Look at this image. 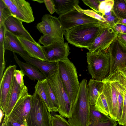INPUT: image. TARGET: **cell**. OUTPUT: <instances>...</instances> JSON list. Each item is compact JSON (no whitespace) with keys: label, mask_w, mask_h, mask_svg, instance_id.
<instances>
[{"label":"cell","mask_w":126,"mask_h":126,"mask_svg":"<svg viewBox=\"0 0 126 126\" xmlns=\"http://www.w3.org/2000/svg\"><path fill=\"white\" fill-rule=\"evenodd\" d=\"M117 38L119 42L126 48V34H118Z\"/></svg>","instance_id":"42"},{"label":"cell","mask_w":126,"mask_h":126,"mask_svg":"<svg viewBox=\"0 0 126 126\" xmlns=\"http://www.w3.org/2000/svg\"><path fill=\"white\" fill-rule=\"evenodd\" d=\"M6 30V29L4 24L0 27V45L3 46Z\"/></svg>","instance_id":"41"},{"label":"cell","mask_w":126,"mask_h":126,"mask_svg":"<svg viewBox=\"0 0 126 126\" xmlns=\"http://www.w3.org/2000/svg\"><path fill=\"white\" fill-rule=\"evenodd\" d=\"M43 82L47 95L52 106L53 112H58L59 107L56 98L47 78L43 80Z\"/></svg>","instance_id":"29"},{"label":"cell","mask_w":126,"mask_h":126,"mask_svg":"<svg viewBox=\"0 0 126 126\" xmlns=\"http://www.w3.org/2000/svg\"><path fill=\"white\" fill-rule=\"evenodd\" d=\"M108 50L110 56V75L126 66V48L119 42L117 37Z\"/></svg>","instance_id":"12"},{"label":"cell","mask_w":126,"mask_h":126,"mask_svg":"<svg viewBox=\"0 0 126 126\" xmlns=\"http://www.w3.org/2000/svg\"><path fill=\"white\" fill-rule=\"evenodd\" d=\"M25 74L21 70L16 69L14 72V76L18 84L21 87H24L23 77Z\"/></svg>","instance_id":"36"},{"label":"cell","mask_w":126,"mask_h":126,"mask_svg":"<svg viewBox=\"0 0 126 126\" xmlns=\"http://www.w3.org/2000/svg\"><path fill=\"white\" fill-rule=\"evenodd\" d=\"M117 34L112 28L106 23L101 28L92 45L88 49L89 52L93 53L107 50Z\"/></svg>","instance_id":"11"},{"label":"cell","mask_w":126,"mask_h":126,"mask_svg":"<svg viewBox=\"0 0 126 126\" xmlns=\"http://www.w3.org/2000/svg\"><path fill=\"white\" fill-rule=\"evenodd\" d=\"M35 91L42 98L46 103L48 111L53 112L51 103L48 98L45 90L43 80L38 81L35 87Z\"/></svg>","instance_id":"26"},{"label":"cell","mask_w":126,"mask_h":126,"mask_svg":"<svg viewBox=\"0 0 126 126\" xmlns=\"http://www.w3.org/2000/svg\"><path fill=\"white\" fill-rule=\"evenodd\" d=\"M22 22L11 16L4 21L6 30L17 37L24 38L35 43L36 42L24 27Z\"/></svg>","instance_id":"16"},{"label":"cell","mask_w":126,"mask_h":126,"mask_svg":"<svg viewBox=\"0 0 126 126\" xmlns=\"http://www.w3.org/2000/svg\"><path fill=\"white\" fill-rule=\"evenodd\" d=\"M102 81L104 83L103 93L107 99L109 109V116L117 122V97L116 89L112 82L107 78Z\"/></svg>","instance_id":"15"},{"label":"cell","mask_w":126,"mask_h":126,"mask_svg":"<svg viewBox=\"0 0 126 126\" xmlns=\"http://www.w3.org/2000/svg\"><path fill=\"white\" fill-rule=\"evenodd\" d=\"M56 42L64 43V40L43 35L40 37L38 42L39 43L42 44L44 46H47Z\"/></svg>","instance_id":"34"},{"label":"cell","mask_w":126,"mask_h":126,"mask_svg":"<svg viewBox=\"0 0 126 126\" xmlns=\"http://www.w3.org/2000/svg\"><path fill=\"white\" fill-rule=\"evenodd\" d=\"M126 125V111L125 113L124 118L122 125L123 126Z\"/></svg>","instance_id":"47"},{"label":"cell","mask_w":126,"mask_h":126,"mask_svg":"<svg viewBox=\"0 0 126 126\" xmlns=\"http://www.w3.org/2000/svg\"><path fill=\"white\" fill-rule=\"evenodd\" d=\"M114 2V0H105L100 2L99 7V11L102 16L112 11Z\"/></svg>","instance_id":"32"},{"label":"cell","mask_w":126,"mask_h":126,"mask_svg":"<svg viewBox=\"0 0 126 126\" xmlns=\"http://www.w3.org/2000/svg\"><path fill=\"white\" fill-rule=\"evenodd\" d=\"M118 123L110 116L96 110L94 105L90 106L88 126H116Z\"/></svg>","instance_id":"17"},{"label":"cell","mask_w":126,"mask_h":126,"mask_svg":"<svg viewBox=\"0 0 126 126\" xmlns=\"http://www.w3.org/2000/svg\"><path fill=\"white\" fill-rule=\"evenodd\" d=\"M106 23H98L83 24L66 31L65 39L70 44L80 48H89L94 42L102 27Z\"/></svg>","instance_id":"1"},{"label":"cell","mask_w":126,"mask_h":126,"mask_svg":"<svg viewBox=\"0 0 126 126\" xmlns=\"http://www.w3.org/2000/svg\"><path fill=\"white\" fill-rule=\"evenodd\" d=\"M104 83L102 80L92 79L90 80L88 85V94L90 106L95 104L100 95L103 93Z\"/></svg>","instance_id":"22"},{"label":"cell","mask_w":126,"mask_h":126,"mask_svg":"<svg viewBox=\"0 0 126 126\" xmlns=\"http://www.w3.org/2000/svg\"><path fill=\"white\" fill-rule=\"evenodd\" d=\"M41 47L46 59L49 62L57 63L68 59L70 48L68 43L56 42Z\"/></svg>","instance_id":"13"},{"label":"cell","mask_w":126,"mask_h":126,"mask_svg":"<svg viewBox=\"0 0 126 126\" xmlns=\"http://www.w3.org/2000/svg\"><path fill=\"white\" fill-rule=\"evenodd\" d=\"M117 24H121L126 25V19H119Z\"/></svg>","instance_id":"44"},{"label":"cell","mask_w":126,"mask_h":126,"mask_svg":"<svg viewBox=\"0 0 126 126\" xmlns=\"http://www.w3.org/2000/svg\"><path fill=\"white\" fill-rule=\"evenodd\" d=\"M47 79L56 98L59 107L58 112L62 116L68 118L70 116L72 105L60 76L57 63L49 72Z\"/></svg>","instance_id":"3"},{"label":"cell","mask_w":126,"mask_h":126,"mask_svg":"<svg viewBox=\"0 0 126 126\" xmlns=\"http://www.w3.org/2000/svg\"><path fill=\"white\" fill-rule=\"evenodd\" d=\"M82 1L93 11L102 15L99 11V7L100 2L99 0H82Z\"/></svg>","instance_id":"35"},{"label":"cell","mask_w":126,"mask_h":126,"mask_svg":"<svg viewBox=\"0 0 126 126\" xmlns=\"http://www.w3.org/2000/svg\"><path fill=\"white\" fill-rule=\"evenodd\" d=\"M16 66L10 65L5 70L0 79V108L4 113L8 98L14 77V74Z\"/></svg>","instance_id":"14"},{"label":"cell","mask_w":126,"mask_h":126,"mask_svg":"<svg viewBox=\"0 0 126 126\" xmlns=\"http://www.w3.org/2000/svg\"><path fill=\"white\" fill-rule=\"evenodd\" d=\"M14 57L16 63L25 75L31 80L43 81L47 78L46 76L33 65L27 63H24L20 61L14 53Z\"/></svg>","instance_id":"19"},{"label":"cell","mask_w":126,"mask_h":126,"mask_svg":"<svg viewBox=\"0 0 126 126\" xmlns=\"http://www.w3.org/2000/svg\"><path fill=\"white\" fill-rule=\"evenodd\" d=\"M87 80L83 79L72 105L68 121L71 126H88L90 105L88 94Z\"/></svg>","instance_id":"2"},{"label":"cell","mask_w":126,"mask_h":126,"mask_svg":"<svg viewBox=\"0 0 126 126\" xmlns=\"http://www.w3.org/2000/svg\"><path fill=\"white\" fill-rule=\"evenodd\" d=\"M33 1H36L40 3H42L44 2V0H33Z\"/></svg>","instance_id":"48"},{"label":"cell","mask_w":126,"mask_h":126,"mask_svg":"<svg viewBox=\"0 0 126 126\" xmlns=\"http://www.w3.org/2000/svg\"><path fill=\"white\" fill-rule=\"evenodd\" d=\"M112 28L118 34H126V25L118 24Z\"/></svg>","instance_id":"40"},{"label":"cell","mask_w":126,"mask_h":126,"mask_svg":"<svg viewBox=\"0 0 126 126\" xmlns=\"http://www.w3.org/2000/svg\"><path fill=\"white\" fill-rule=\"evenodd\" d=\"M42 21L37 24L36 28L43 35L64 40V29L58 18L46 14L42 17Z\"/></svg>","instance_id":"8"},{"label":"cell","mask_w":126,"mask_h":126,"mask_svg":"<svg viewBox=\"0 0 126 126\" xmlns=\"http://www.w3.org/2000/svg\"><path fill=\"white\" fill-rule=\"evenodd\" d=\"M76 9L91 17L106 23V20L103 16L93 10L89 9H83L79 6Z\"/></svg>","instance_id":"33"},{"label":"cell","mask_w":126,"mask_h":126,"mask_svg":"<svg viewBox=\"0 0 126 126\" xmlns=\"http://www.w3.org/2000/svg\"><path fill=\"white\" fill-rule=\"evenodd\" d=\"M107 78L113 83L116 90L117 97V119L118 122L121 118L123 110V98L122 86L119 82L114 77L111 76Z\"/></svg>","instance_id":"25"},{"label":"cell","mask_w":126,"mask_h":126,"mask_svg":"<svg viewBox=\"0 0 126 126\" xmlns=\"http://www.w3.org/2000/svg\"><path fill=\"white\" fill-rule=\"evenodd\" d=\"M3 47L5 50L11 51L19 55L29 56L23 48L17 37L6 30Z\"/></svg>","instance_id":"21"},{"label":"cell","mask_w":126,"mask_h":126,"mask_svg":"<svg viewBox=\"0 0 126 126\" xmlns=\"http://www.w3.org/2000/svg\"><path fill=\"white\" fill-rule=\"evenodd\" d=\"M125 1V2H126V0H124Z\"/></svg>","instance_id":"51"},{"label":"cell","mask_w":126,"mask_h":126,"mask_svg":"<svg viewBox=\"0 0 126 126\" xmlns=\"http://www.w3.org/2000/svg\"><path fill=\"white\" fill-rule=\"evenodd\" d=\"M12 16L8 7L2 0H0V27L3 24L5 20Z\"/></svg>","instance_id":"30"},{"label":"cell","mask_w":126,"mask_h":126,"mask_svg":"<svg viewBox=\"0 0 126 126\" xmlns=\"http://www.w3.org/2000/svg\"><path fill=\"white\" fill-rule=\"evenodd\" d=\"M26 86L21 87L14 78L6 107L3 122L6 123L14 107Z\"/></svg>","instance_id":"18"},{"label":"cell","mask_w":126,"mask_h":126,"mask_svg":"<svg viewBox=\"0 0 126 126\" xmlns=\"http://www.w3.org/2000/svg\"><path fill=\"white\" fill-rule=\"evenodd\" d=\"M60 76L70 103L75 99L80 85L77 69L68 59L57 62Z\"/></svg>","instance_id":"5"},{"label":"cell","mask_w":126,"mask_h":126,"mask_svg":"<svg viewBox=\"0 0 126 126\" xmlns=\"http://www.w3.org/2000/svg\"><path fill=\"white\" fill-rule=\"evenodd\" d=\"M52 126H71L63 117L57 114H51Z\"/></svg>","instance_id":"31"},{"label":"cell","mask_w":126,"mask_h":126,"mask_svg":"<svg viewBox=\"0 0 126 126\" xmlns=\"http://www.w3.org/2000/svg\"><path fill=\"white\" fill-rule=\"evenodd\" d=\"M126 126V125L124 126Z\"/></svg>","instance_id":"52"},{"label":"cell","mask_w":126,"mask_h":126,"mask_svg":"<svg viewBox=\"0 0 126 126\" xmlns=\"http://www.w3.org/2000/svg\"><path fill=\"white\" fill-rule=\"evenodd\" d=\"M5 50L3 46L0 45V62L1 61L0 63V79L3 74V72L5 66L4 58Z\"/></svg>","instance_id":"37"},{"label":"cell","mask_w":126,"mask_h":126,"mask_svg":"<svg viewBox=\"0 0 126 126\" xmlns=\"http://www.w3.org/2000/svg\"><path fill=\"white\" fill-rule=\"evenodd\" d=\"M106 21V23L112 28L117 24L119 19L114 14L109 16H103Z\"/></svg>","instance_id":"38"},{"label":"cell","mask_w":126,"mask_h":126,"mask_svg":"<svg viewBox=\"0 0 126 126\" xmlns=\"http://www.w3.org/2000/svg\"><path fill=\"white\" fill-rule=\"evenodd\" d=\"M26 126H52L51 114L44 100L35 91Z\"/></svg>","instance_id":"6"},{"label":"cell","mask_w":126,"mask_h":126,"mask_svg":"<svg viewBox=\"0 0 126 126\" xmlns=\"http://www.w3.org/2000/svg\"><path fill=\"white\" fill-rule=\"evenodd\" d=\"M10 10L12 16L22 22L30 23L34 17L30 3L25 0H2Z\"/></svg>","instance_id":"9"},{"label":"cell","mask_w":126,"mask_h":126,"mask_svg":"<svg viewBox=\"0 0 126 126\" xmlns=\"http://www.w3.org/2000/svg\"><path fill=\"white\" fill-rule=\"evenodd\" d=\"M44 3L47 9L51 15L56 11L53 0H44Z\"/></svg>","instance_id":"39"},{"label":"cell","mask_w":126,"mask_h":126,"mask_svg":"<svg viewBox=\"0 0 126 126\" xmlns=\"http://www.w3.org/2000/svg\"><path fill=\"white\" fill-rule=\"evenodd\" d=\"M21 126H26L23 124H22L21 125Z\"/></svg>","instance_id":"50"},{"label":"cell","mask_w":126,"mask_h":126,"mask_svg":"<svg viewBox=\"0 0 126 126\" xmlns=\"http://www.w3.org/2000/svg\"><path fill=\"white\" fill-rule=\"evenodd\" d=\"M88 69L93 79L102 80L109 75L110 56L107 50L86 53Z\"/></svg>","instance_id":"4"},{"label":"cell","mask_w":126,"mask_h":126,"mask_svg":"<svg viewBox=\"0 0 126 126\" xmlns=\"http://www.w3.org/2000/svg\"><path fill=\"white\" fill-rule=\"evenodd\" d=\"M28 92L26 86L14 107L7 121L12 120L26 126L31 109L32 96Z\"/></svg>","instance_id":"7"},{"label":"cell","mask_w":126,"mask_h":126,"mask_svg":"<svg viewBox=\"0 0 126 126\" xmlns=\"http://www.w3.org/2000/svg\"><path fill=\"white\" fill-rule=\"evenodd\" d=\"M94 106L95 109L107 115H109V109L106 98L102 93L99 96Z\"/></svg>","instance_id":"28"},{"label":"cell","mask_w":126,"mask_h":126,"mask_svg":"<svg viewBox=\"0 0 126 126\" xmlns=\"http://www.w3.org/2000/svg\"><path fill=\"white\" fill-rule=\"evenodd\" d=\"M112 11L114 15L119 19H126V3L124 0H114Z\"/></svg>","instance_id":"27"},{"label":"cell","mask_w":126,"mask_h":126,"mask_svg":"<svg viewBox=\"0 0 126 126\" xmlns=\"http://www.w3.org/2000/svg\"><path fill=\"white\" fill-rule=\"evenodd\" d=\"M1 126H7L6 123H5L3 122L2 123Z\"/></svg>","instance_id":"49"},{"label":"cell","mask_w":126,"mask_h":126,"mask_svg":"<svg viewBox=\"0 0 126 126\" xmlns=\"http://www.w3.org/2000/svg\"><path fill=\"white\" fill-rule=\"evenodd\" d=\"M58 18L65 31L79 25L101 21L91 17L76 9L60 15Z\"/></svg>","instance_id":"10"},{"label":"cell","mask_w":126,"mask_h":126,"mask_svg":"<svg viewBox=\"0 0 126 126\" xmlns=\"http://www.w3.org/2000/svg\"><path fill=\"white\" fill-rule=\"evenodd\" d=\"M0 122L1 123V122L2 120L3 116L5 115V114H4L3 111L0 108Z\"/></svg>","instance_id":"46"},{"label":"cell","mask_w":126,"mask_h":126,"mask_svg":"<svg viewBox=\"0 0 126 126\" xmlns=\"http://www.w3.org/2000/svg\"><path fill=\"white\" fill-rule=\"evenodd\" d=\"M24 50L31 57L47 61L46 59L40 46L28 40L17 37Z\"/></svg>","instance_id":"20"},{"label":"cell","mask_w":126,"mask_h":126,"mask_svg":"<svg viewBox=\"0 0 126 126\" xmlns=\"http://www.w3.org/2000/svg\"><path fill=\"white\" fill-rule=\"evenodd\" d=\"M118 70L120 71L126 77V66L123 67L118 69L117 70Z\"/></svg>","instance_id":"45"},{"label":"cell","mask_w":126,"mask_h":126,"mask_svg":"<svg viewBox=\"0 0 126 126\" xmlns=\"http://www.w3.org/2000/svg\"><path fill=\"white\" fill-rule=\"evenodd\" d=\"M56 9V13L60 15L75 9L79 5L78 0H53Z\"/></svg>","instance_id":"24"},{"label":"cell","mask_w":126,"mask_h":126,"mask_svg":"<svg viewBox=\"0 0 126 126\" xmlns=\"http://www.w3.org/2000/svg\"><path fill=\"white\" fill-rule=\"evenodd\" d=\"M7 126H21V124L12 120L8 121L6 123Z\"/></svg>","instance_id":"43"},{"label":"cell","mask_w":126,"mask_h":126,"mask_svg":"<svg viewBox=\"0 0 126 126\" xmlns=\"http://www.w3.org/2000/svg\"><path fill=\"white\" fill-rule=\"evenodd\" d=\"M26 62L35 67L47 77L50 71L56 66L57 63L49 62L31 58L29 56L19 55Z\"/></svg>","instance_id":"23"}]
</instances>
